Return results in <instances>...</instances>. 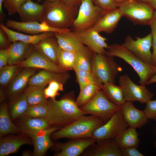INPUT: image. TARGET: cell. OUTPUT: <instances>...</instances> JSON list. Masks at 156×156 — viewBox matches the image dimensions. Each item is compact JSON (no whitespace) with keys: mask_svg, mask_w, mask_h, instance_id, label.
Masks as SVG:
<instances>
[{"mask_svg":"<svg viewBox=\"0 0 156 156\" xmlns=\"http://www.w3.org/2000/svg\"><path fill=\"white\" fill-rule=\"evenodd\" d=\"M48 109L45 117L51 127L61 128L84 115L75 99L74 92L65 94L59 100H47Z\"/></svg>","mask_w":156,"mask_h":156,"instance_id":"cell-1","label":"cell"},{"mask_svg":"<svg viewBox=\"0 0 156 156\" xmlns=\"http://www.w3.org/2000/svg\"><path fill=\"white\" fill-rule=\"evenodd\" d=\"M44 10L40 22L52 27L61 29L71 27L77 17L79 7L71 5L61 0L53 2L44 1Z\"/></svg>","mask_w":156,"mask_h":156,"instance_id":"cell-2","label":"cell"},{"mask_svg":"<svg viewBox=\"0 0 156 156\" xmlns=\"http://www.w3.org/2000/svg\"><path fill=\"white\" fill-rule=\"evenodd\" d=\"M104 123L98 117L84 115L70 124L53 132L51 135V138L57 140L62 138H92L94 131Z\"/></svg>","mask_w":156,"mask_h":156,"instance_id":"cell-3","label":"cell"},{"mask_svg":"<svg viewBox=\"0 0 156 156\" xmlns=\"http://www.w3.org/2000/svg\"><path fill=\"white\" fill-rule=\"evenodd\" d=\"M107 49L106 54L120 58L132 67L139 76L141 85H146L154 74L156 67L145 63L122 44L114 43Z\"/></svg>","mask_w":156,"mask_h":156,"instance_id":"cell-4","label":"cell"},{"mask_svg":"<svg viewBox=\"0 0 156 156\" xmlns=\"http://www.w3.org/2000/svg\"><path fill=\"white\" fill-rule=\"evenodd\" d=\"M122 67L114 60V57L105 54L95 53L92 63V71L103 83H115Z\"/></svg>","mask_w":156,"mask_h":156,"instance_id":"cell-5","label":"cell"},{"mask_svg":"<svg viewBox=\"0 0 156 156\" xmlns=\"http://www.w3.org/2000/svg\"><path fill=\"white\" fill-rule=\"evenodd\" d=\"M122 16L134 24L149 25L153 18L154 10L148 4L136 0H127L119 5Z\"/></svg>","mask_w":156,"mask_h":156,"instance_id":"cell-6","label":"cell"},{"mask_svg":"<svg viewBox=\"0 0 156 156\" xmlns=\"http://www.w3.org/2000/svg\"><path fill=\"white\" fill-rule=\"evenodd\" d=\"M80 108L84 115L96 116L105 123L120 109V107L111 102L101 90L90 101Z\"/></svg>","mask_w":156,"mask_h":156,"instance_id":"cell-7","label":"cell"},{"mask_svg":"<svg viewBox=\"0 0 156 156\" xmlns=\"http://www.w3.org/2000/svg\"><path fill=\"white\" fill-rule=\"evenodd\" d=\"M103 10L96 5L92 0H83L79 7L78 14L71 27L76 32L92 28Z\"/></svg>","mask_w":156,"mask_h":156,"instance_id":"cell-8","label":"cell"},{"mask_svg":"<svg viewBox=\"0 0 156 156\" xmlns=\"http://www.w3.org/2000/svg\"><path fill=\"white\" fill-rule=\"evenodd\" d=\"M128 127L129 126L124 120L120 108L108 121L94 131L92 138L96 142L114 139Z\"/></svg>","mask_w":156,"mask_h":156,"instance_id":"cell-9","label":"cell"},{"mask_svg":"<svg viewBox=\"0 0 156 156\" xmlns=\"http://www.w3.org/2000/svg\"><path fill=\"white\" fill-rule=\"evenodd\" d=\"M119 83L125 101H138L146 103L151 100L154 96V94L146 88L145 85L135 84L127 75H122L119 77Z\"/></svg>","mask_w":156,"mask_h":156,"instance_id":"cell-10","label":"cell"},{"mask_svg":"<svg viewBox=\"0 0 156 156\" xmlns=\"http://www.w3.org/2000/svg\"><path fill=\"white\" fill-rule=\"evenodd\" d=\"M135 38L136 39L134 40L129 35L121 44L145 63L153 66L151 50L152 47L151 33L143 38Z\"/></svg>","mask_w":156,"mask_h":156,"instance_id":"cell-11","label":"cell"},{"mask_svg":"<svg viewBox=\"0 0 156 156\" xmlns=\"http://www.w3.org/2000/svg\"><path fill=\"white\" fill-rule=\"evenodd\" d=\"M66 142H59L52 146L55 156L81 155L88 147L96 142L92 138L70 139Z\"/></svg>","mask_w":156,"mask_h":156,"instance_id":"cell-12","label":"cell"},{"mask_svg":"<svg viewBox=\"0 0 156 156\" xmlns=\"http://www.w3.org/2000/svg\"><path fill=\"white\" fill-rule=\"evenodd\" d=\"M5 25L9 28L30 35H37L49 32H63L71 30L70 29H61L54 28L44 22L38 21L22 22L8 19L7 20Z\"/></svg>","mask_w":156,"mask_h":156,"instance_id":"cell-13","label":"cell"},{"mask_svg":"<svg viewBox=\"0 0 156 156\" xmlns=\"http://www.w3.org/2000/svg\"><path fill=\"white\" fill-rule=\"evenodd\" d=\"M18 66L23 68L41 69L58 73L67 72L34 48L29 55Z\"/></svg>","mask_w":156,"mask_h":156,"instance_id":"cell-14","label":"cell"},{"mask_svg":"<svg viewBox=\"0 0 156 156\" xmlns=\"http://www.w3.org/2000/svg\"><path fill=\"white\" fill-rule=\"evenodd\" d=\"M83 44L95 53L105 54L108 46L106 38L92 28L75 32Z\"/></svg>","mask_w":156,"mask_h":156,"instance_id":"cell-15","label":"cell"},{"mask_svg":"<svg viewBox=\"0 0 156 156\" xmlns=\"http://www.w3.org/2000/svg\"><path fill=\"white\" fill-rule=\"evenodd\" d=\"M33 144L32 138L22 133L4 135L0 137V156H6L16 152L23 145Z\"/></svg>","mask_w":156,"mask_h":156,"instance_id":"cell-16","label":"cell"},{"mask_svg":"<svg viewBox=\"0 0 156 156\" xmlns=\"http://www.w3.org/2000/svg\"><path fill=\"white\" fill-rule=\"evenodd\" d=\"M82 156H122L120 148L114 139L96 142L87 148Z\"/></svg>","mask_w":156,"mask_h":156,"instance_id":"cell-17","label":"cell"},{"mask_svg":"<svg viewBox=\"0 0 156 156\" xmlns=\"http://www.w3.org/2000/svg\"><path fill=\"white\" fill-rule=\"evenodd\" d=\"M119 8L103 10L97 22L92 28L99 33L111 34L114 31L121 17Z\"/></svg>","mask_w":156,"mask_h":156,"instance_id":"cell-18","label":"cell"},{"mask_svg":"<svg viewBox=\"0 0 156 156\" xmlns=\"http://www.w3.org/2000/svg\"><path fill=\"white\" fill-rule=\"evenodd\" d=\"M60 128L51 127L40 130L37 131L31 138L34 146L33 156H42L54 144L51 135L54 131Z\"/></svg>","mask_w":156,"mask_h":156,"instance_id":"cell-19","label":"cell"},{"mask_svg":"<svg viewBox=\"0 0 156 156\" xmlns=\"http://www.w3.org/2000/svg\"><path fill=\"white\" fill-rule=\"evenodd\" d=\"M120 109L124 120L129 127L140 128L147 123L148 119L144 112L136 108L133 102L126 101L120 106Z\"/></svg>","mask_w":156,"mask_h":156,"instance_id":"cell-20","label":"cell"},{"mask_svg":"<svg viewBox=\"0 0 156 156\" xmlns=\"http://www.w3.org/2000/svg\"><path fill=\"white\" fill-rule=\"evenodd\" d=\"M36 71L35 68H24L15 75L10 82L7 91L6 95L10 100L22 93Z\"/></svg>","mask_w":156,"mask_h":156,"instance_id":"cell-21","label":"cell"},{"mask_svg":"<svg viewBox=\"0 0 156 156\" xmlns=\"http://www.w3.org/2000/svg\"><path fill=\"white\" fill-rule=\"evenodd\" d=\"M16 125L18 128L20 133L31 137L38 131L51 127L44 117L31 118L25 116L17 119Z\"/></svg>","mask_w":156,"mask_h":156,"instance_id":"cell-22","label":"cell"},{"mask_svg":"<svg viewBox=\"0 0 156 156\" xmlns=\"http://www.w3.org/2000/svg\"><path fill=\"white\" fill-rule=\"evenodd\" d=\"M70 77L68 72L58 73L42 69L32 76L28 81L29 85L43 86L51 81L55 80L64 84L66 83Z\"/></svg>","mask_w":156,"mask_h":156,"instance_id":"cell-23","label":"cell"},{"mask_svg":"<svg viewBox=\"0 0 156 156\" xmlns=\"http://www.w3.org/2000/svg\"><path fill=\"white\" fill-rule=\"evenodd\" d=\"M34 48L58 64V59L62 49L55 36L42 39L34 45Z\"/></svg>","mask_w":156,"mask_h":156,"instance_id":"cell-24","label":"cell"},{"mask_svg":"<svg viewBox=\"0 0 156 156\" xmlns=\"http://www.w3.org/2000/svg\"><path fill=\"white\" fill-rule=\"evenodd\" d=\"M44 10L43 4L27 0L21 6L18 13L21 22H40Z\"/></svg>","mask_w":156,"mask_h":156,"instance_id":"cell-25","label":"cell"},{"mask_svg":"<svg viewBox=\"0 0 156 156\" xmlns=\"http://www.w3.org/2000/svg\"><path fill=\"white\" fill-rule=\"evenodd\" d=\"M9 65H18L25 60L34 49V45L21 41L12 42L8 49Z\"/></svg>","mask_w":156,"mask_h":156,"instance_id":"cell-26","label":"cell"},{"mask_svg":"<svg viewBox=\"0 0 156 156\" xmlns=\"http://www.w3.org/2000/svg\"><path fill=\"white\" fill-rule=\"evenodd\" d=\"M0 28L5 33L9 40L12 42L21 41L34 45L45 38L55 36V32H51L37 35L25 34L12 30L2 24H0Z\"/></svg>","mask_w":156,"mask_h":156,"instance_id":"cell-27","label":"cell"},{"mask_svg":"<svg viewBox=\"0 0 156 156\" xmlns=\"http://www.w3.org/2000/svg\"><path fill=\"white\" fill-rule=\"evenodd\" d=\"M55 36L61 48L76 52L84 45L75 32L72 30L63 32H55Z\"/></svg>","mask_w":156,"mask_h":156,"instance_id":"cell-28","label":"cell"},{"mask_svg":"<svg viewBox=\"0 0 156 156\" xmlns=\"http://www.w3.org/2000/svg\"><path fill=\"white\" fill-rule=\"evenodd\" d=\"M7 103H1L0 106V137L10 134H20L18 128L12 121Z\"/></svg>","mask_w":156,"mask_h":156,"instance_id":"cell-29","label":"cell"},{"mask_svg":"<svg viewBox=\"0 0 156 156\" xmlns=\"http://www.w3.org/2000/svg\"><path fill=\"white\" fill-rule=\"evenodd\" d=\"M136 128L129 127L114 139L120 149L131 147L138 148L140 142Z\"/></svg>","mask_w":156,"mask_h":156,"instance_id":"cell-30","label":"cell"},{"mask_svg":"<svg viewBox=\"0 0 156 156\" xmlns=\"http://www.w3.org/2000/svg\"><path fill=\"white\" fill-rule=\"evenodd\" d=\"M29 106L24 91L11 100L8 106L12 120L17 119L24 116Z\"/></svg>","mask_w":156,"mask_h":156,"instance_id":"cell-31","label":"cell"},{"mask_svg":"<svg viewBox=\"0 0 156 156\" xmlns=\"http://www.w3.org/2000/svg\"><path fill=\"white\" fill-rule=\"evenodd\" d=\"M101 90L107 98L115 105L120 107L126 101L119 86L113 83H106L103 84Z\"/></svg>","mask_w":156,"mask_h":156,"instance_id":"cell-32","label":"cell"},{"mask_svg":"<svg viewBox=\"0 0 156 156\" xmlns=\"http://www.w3.org/2000/svg\"><path fill=\"white\" fill-rule=\"evenodd\" d=\"M77 62L74 70L79 69L92 71V63L95 53L85 45L76 51Z\"/></svg>","mask_w":156,"mask_h":156,"instance_id":"cell-33","label":"cell"},{"mask_svg":"<svg viewBox=\"0 0 156 156\" xmlns=\"http://www.w3.org/2000/svg\"><path fill=\"white\" fill-rule=\"evenodd\" d=\"M76 79L80 90L89 85L96 84L102 87L103 84L94 75L92 71L75 69Z\"/></svg>","mask_w":156,"mask_h":156,"instance_id":"cell-34","label":"cell"},{"mask_svg":"<svg viewBox=\"0 0 156 156\" xmlns=\"http://www.w3.org/2000/svg\"><path fill=\"white\" fill-rule=\"evenodd\" d=\"M46 86L29 85L24 90L29 105L38 104L47 100L44 95Z\"/></svg>","mask_w":156,"mask_h":156,"instance_id":"cell-35","label":"cell"},{"mask_svg":"<svg viewBox=\"0 0 156 156\" xmlns=\"http://www.w3.org/2000/svg\"><path fill=\"white\" fill-rule=\"evenodd\" d=\"M77 60L76 52L61 49L58 61V64L65 71L74 70Z\"/></svg>","mask_w":156,"mask_h":156,"instance_id":"cell-36","label":"cell"},{"mask_svg":"<svg viewBox=\"0 0 156 156\" xmlns=\"http://www.w3.org/2000/svg\"><path fill=\"white\" fill-rule=\"evenodd\" d=\"M102 87L96 84L89 85L80 90L76 102L80 107L90 101L97 93L101 90Z\"/></svg>","mask_w":156,"mask_h":156,"instance_id":"cell-37","label":"cell"},{"mask_svg":"<svg viewBox=\"0 0 156 156\" xmlns=\"http://www.w3.org/2000/svg\"><path fill=\"white\" fill-rule=\"evenodd\" d=\"M18 65H9L0 68V85L4 87L9 83L17 73Z\"/></svg>","mask_w":156,"mask_h":156,"instance_id":"cell-38","label":"cell"},{"mask_svg":"<svg viewBox=\"0 0 156 156\" xmlns=\"http://www.w3.org/2000/svg\"><path fill=\"white\" fill-rule=\"evenodd\" d=\"M48 109L47 100L38 104L29 105L24 116L31 118H45Z\"/></svg>","mask_w":156,"mask_h":156,"instance_id":"cell-39","label":"cell"},{"mask_svg":"<svg viewBox=\"0 0 156 156\" xmlns=\"http://www.w3.org/2000/svg\"><path fill=\"white\" fill-rule=\"evenodd\" d=\"M64 84L58 81L54 80L49 82L48 86L45 88L43 94L45 98L55 99V97L60 95L59 92L64 90Z\"/></svg>","mask_w":156,"mask_h":156,"instance_id":"cell-40","label":"cell"},{"mask_svg":"<svg viewBox=\"0 0 156 156\" xmlns=\"http://www.w3.org/2000/svg\"><path fill=\"white\" fill-rule=\"evenodd\" d=\"M27 0H4L3 4L9 15L18 13L22 5Z\"/></svg>","mask_w":156,"mask_h":156,"instance_id":"cell-41","label":"cell"},{"mask_svg":"<svg viewBox=\"0 0 156 156\" xmlns=\"http://www.w3.org/2000/svg\"><path fill=\"white\" fill-rule=\"evenodd\" d=\"M150 25L152 36V47L153 51L152 58L153 65L156 67V20L154 18L151 21Z\"/></svg>","mask_w":156,"mask_h":156,"instance_id":"cell-42","label":"cell"},{"mask_svg":"<svg viewBox=\"0 0 156 156\" xmlns=\"http://www.w3.org/2000/svg\"><path fill=\"white\" fill-rule=\"evenodd\" d=\"M146 104L143 111L147 118L156 121V99L150 100Z\"/></svg>","mask_w":156,"mask_h":156,"instance_id":"cell-43","label":"cell"},{"mask_svg":"<svg viewBox=\"0 0 156 156\" xmlns=\"http://www.w3.org/2000/svg\"><path fill=\"white\" fill-rule=\"evenodd\" d=\"M95 5L103 10L117 8L118 5L114 0H92Z\"/></svg>","mask_w":156,"mask_h":156,"instance_id":"cell-44","label":"cell"},{"mask_svg":"<svg viewBox=\"0 0 156 156\" xmlns=\"http://www.w3.org/2000/svg\"><path fill=\"white\" fill-rule=\"evenodd\" d=\"M122 156H143L144 155L135 147L120 149Z\"/></svg>","mask_w":156,"mask_h":156,"instance_id":"cell-45","label":"cell"},{"mask_svg":"<svg viewBox=\"0 0 156 156\" xmlns=\"http://www.w3.org/2000/svg\"><path fill=\"white\" fill-rule=\"evenodd\" d=\"M11 42L5 33L1 29H0V48L1 49L8 48L11 44Z\"/></svg>","mask_w":156,"mask_h":156,"instance_id":"cell-46","label":"cell"},{"mask_svg":"<svg viewBox=\"0 0 156 156\" xmlns=\"http://www.w3.org/2000/svg\"><path fill=\"white\" fill-rule=\"evenodd\" d=\"M8 49H1L0 50V68L7 65L8 64L9 60Z\"/></svg>","mask_w":156,"mask_h":156,"instance_id":"cell-47","label":"cell"},{"mask_svg":"<svg viewBox=\"0 0 156 156\" xmlns=\"http://www.w3.org/2000/svg\"><path fill=\"white\" fill-rule=\"evenodd\" d=\"M73 6L79 7L83 0H61Z\"/></svg>","mask_w":156,"mask_h":156,"instance_id":"cell-48","label":"cell"},{"mask_svg":"<svg viewBox=\"0 0 156 156\" xmlns=\"http://www.w3.org/2000/svg\"><path fill=\"white\" fill-rule=\"evenodd\" d=\"M155 83H156V69L154 74L148 81L146 84V85H148Z\"/></svg>","mask_w":156,"mask_h":156,"instance_id":"cell-49","label":"cell"},{"mask_svg":"<svg viewBox=\"0 0 156 156\" xmlns=\"http://www.w3.org/2000/svg\"><path fill=\"white\" fill-rule=\"evenodd\" d=\"M6 94L3 92V91L0 89V101L1 103L4 101L6 98Z\"/></svg>","mask_w":156,"mask_h":156,"instance_id":"cell-50","label":"cell"},{"mask_svg":"<svg viewBox=\"0 0 156 156\" xmlns=\"http://www.w3.org/2000/svg\"><path fill=\"white\" fill-rule=\"evenodd\" d=\"M22 155L23 156H33V152L30 150H25L23 152Z\"/></svg>","mask_w":156,"mask_h":156,"instance_id":"cell-51","label":"cell"},{"mask_svg":"<svg viewBox=\"0 0 156 156\" xmlns=\"http://www.w3.org/2000/svg\"><path fill=\"white\" fill-rule=\"evenodd\" d=\"M148 4L154 10H156V0H152Z\"/></svg>","mask_w":156,"mask_h":156,"instance_id":"cell-52","label":"cell"},{"mask_svg":"<svg viewBox=\"0 0 156 156\" xmlns=\"http://www.w3.org/2000/svg\"><path fill=\"white\" fill-rule=\"evenodd\" d=\"M4 0H0V13L1 15L3 14L2 5Z\"/></svg>","mask_w":156,"mask_h":156,"instance_id":"cell-53","label":"cell"},{"mask_svg":"<svg viewBox=\"0 0 156 156\" xmlns=\"http://www.w3.org/2000/svg\"><path fill=\"white\" fill-rule=\"evenodd\" d=\"M115 2L117 3L119 5L121 3L127 0H114Z\"/></svg>","mask_w":156,"mask_h":156,"instance_id":"cell-54","label":"cell"},{"mask_svg":"<svg viewBox=\"0 0 156 156\" xmlns=\"http://www.w3.org/2000/svg\"><path fill=\"white\" fill-rule=\"evenodd\" d=\"M139 1L148 3L152 0H136Z\"/></svg>","mask_w":156,"mask_h":156,"instance_id":"cell-55","label":"cell"},{"mask_svg":"<svg viewBox=\"0 0 156 156\" xmlns=\"http://www.w3.org/2000/svg\"><path fill=\"white\" fill-rule=\"evenodd\" d=\"M57 0H45L44 1L47 2H54Z\"/></svg>","mask_w":156,"mask_h":156,"instance_id":"cell-56","label":"cell"},{"mask_svg":"<svg viewBox=\"0 0 156 156\" xmlns=\"http://www.w3.org/2000/svg\"><path fill=\"white\" fill-rule=\"evenodd\" d=\"M153 18L156 20V10L154 11L153 14Z\"/></svg>","mask_w":156,"mask_h":156,"instance_id":"cell-57","label":"cell"},{"mask_svg":"<svg viewBox=\"0 0 156 156\" xmlns=\"http://www.w3.org/2000/svg\"><path fill=\"white\" fill-rule=\"evenodd\" d=\"M154 144L155 147L156 148V142H154Z\"/></svg>","mask_w":156,"mask_h":156,"instance_id":"cell-58","label":"cell"},{"mask_svg":"<svg viewBox=\"0 0 156 156\" xmlns=\"http://www.w3.org/2000/svg\"><path fill=\"white\" fill-rule=\"evenodd\" d=\"M36 0L38 1V2H40L42 0Z\"/></svg>","mask_w":156,"mask_h":156,"instance_id":"cell-59","label":"cell"}]
</instances>
